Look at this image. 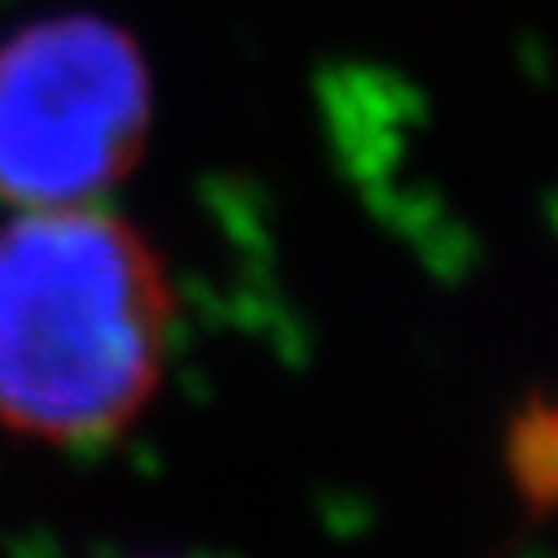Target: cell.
Returning <instances> with one entry per match:
<instances>
[{
    "label": "cell",
    "mask_w": 558,
    "mask_h": 558,
    "mask_svg": "<svg viewBox=\"0 0 558 558\" xmlns=\"http://www.w3.org/2000/svg\"><path fill=\"white\" fill-rule=\"evenodd\" d=\"M150 75L119 27L58 19L0 49V203L106 198L142 159Z\"/></svg>",
    "instance_id": "7a4b0ae2"
},
{
    "label": "cell",
    "mask_w": 558,
    "mask_h": 558,
    "mask_svg": "<svg viewBox=\"0 0 558 558\" xmlns=\"http://www.w3.org/2000/svg\"><path fill=\"white\" fill-rule=\"evenodd\" d=\"M159 251L97 203L27 207L0 229V427L101 445L155 400L172 339Z\"/></svg>",
    "instance_id": "6da1fadb"
},
{
    "label": "cell",
    "mask_w": 558,
    "mask_h": 558,
    "mask_svg": "<svg viewBox=\"0 0 558 558\" xmlns=\"http://www.w3.org/2000/svg\"><path fill=\"white\" fill-rule=\"evenodd\" d=\"M506 471L536 519L558 514V396H527L506 427Z\"/></svg>",
    "instance_id": "3957f363"
}]
</instances>
